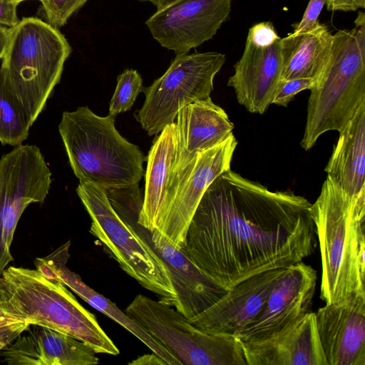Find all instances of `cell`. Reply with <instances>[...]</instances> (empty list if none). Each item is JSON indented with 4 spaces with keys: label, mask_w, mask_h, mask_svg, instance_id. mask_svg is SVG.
<instances>
[{
    "label": "cell",
    "mask_w": 365,
    "mask_h": 365,
    "mask_svg": "<svg viewBox=\"0 0 365 365\" xmlns=\"http://www.w3.org/2000/svg\"><path fill=\"white\" fill-rule=\"evenodd\" d=\"M16 1L17 2H19V3H20V2H21V1H26V0H16ZM38 1H42V0H38Z\"/></svg>",
    "instance_id": "d590c367"
},
{
    "label": "cell",
    "mask_w": 365,
    "mask_h": 365,
    "mask_svg": "<svg viewBox=\"0 0 365 365\" xmlns=\"http://www.w3.org/2000/svg\"><path fill=\"white\" fill-rule=\"evenodd\" d=\"M237 145L232 134L222 143L198 153L165 195L155 229L177 247L184 246L189 225L206 190L230 170Z\"/></svg>",
    "instance_id": "7c38bea8"
},
{
    "label": "cell",
    "mask_w": 365,
    "mask_h": 365,
    "mask_svg": "<svg viewBox=\"0 0 365 365\" xmlns=\"http://www.w3.org/2000/svg\"><path fill=\"white\" fill-rule=\"evenodd\" d=\"M175 124V155L165 195L198 153L225 141L234 129L227 113L214 103L210 96L182 107Z\"/></svg>",
    "instance_id": "e0dca14e"
},
{
    "label": "cell",
    "mask_w": 365,
    "mask_h": 365,
    "mask_svg": "<svg viewBox=\"0 0 365 365\" xmlns=\"http://www.w3.org/2000/svg\"><path fill=\"white\" fill-rule=\"evenodd\" d=\"M339 133L324 170L351 198H365V103Z\"/></svg>",
    "instance_id": "7402d4cb"
},
{
    "label": "cell",
    "mask_w": 365,
    "mask_h": 365,
    "mask_svg": "<svg viewBox=\"0 0 365 365\" xmlns=\"http://www.w3.org/2000/svg\"><path fill=\"white\" fill-rule=\"evenodd\" d=\"M326 5L331 11H356L365 8V0H326Z\"/></svg>",
    "instance_id": "1f68e13d"
},
{
    "label": "cell",
    "mask_w": 365,
    "mask_h": 365,
    "mask_svg": "<svg viewBox=\"0 0 365 365\" xmlns=\"http://www.w3.org/2000/svg\"><path fill=\"white\" fill-rule=\"evenodd\" d=\"M71 241H68L50 255L36 258V269L48 278L58 280L73 291L77 296L96 310L104 314L119 325L124 327L153 353L164 359L168 365H180V362L157 339L121 311L113 302L91 288L83 282L80 276L66 267L69 258Z\"/></svg>",
    "instance_id": "44dd1931"
},
{
    "label": "cell",
    "mask_w": 365,
    "mask_h": 365,
    "mask_svg": "<svg viewBox=\"0 0 365 365\" xmlns=\"http://www.w3.org/2000/svg\"><path fill=\"white\" fill-rule=\"evenodd\" d=\"M115 118L99 116L87 106L63 113L58 130L79 182L108 189L138 184L143 176L147 158L118 133Z\"/></svg>",
    "instance_id": "277c9868"
},
{
    "label": "cell",
    "mask_w": 365,
    "mask_h": 365,
    "mask_svg": "<svg viewBox=\"0 0 365 365\" xmlns=\"http://www.w3.org/2000/svg\"><path fill=\"white\" fill-rule=\"evenodd\" d=\"M71 47L46 21L26 17L9 28L1 69L33 123L60 81Z\"/></svg>",
    "instance_id": "8992f818"
},
{
    "label": "cell",
    "mask_w": 365,
    "mask_h": 365,
    "mask_svg": "<svg viewBox=\"0 0 365 365\" xmlns=\"http://www.w3.org/2000/svg\"><path fill=\"white\" fill-rule=\"evenodd\" d=\"M311 214L321 252L322 299L341 304L365 294V198H351L327 175Z\"/></svg>",
    "instance_id": "7a4b0ae2"
},
{
    "label": "cell",
    "mask_w": 365,
    "mask_h": 365,
    "mask_svg": "<svg viewBox=\"0 0 365 365\" xmlns=\"http://www.w3.org/2000/svg\"><path fill=\"white\" fill-rule=\"evenodd\" d=\"M175 148L176 131L173 123L156 135L147 157L143 202L138 222L150 231L156 227L165 200Z\"/></svg>",
    "instance_id": "cb8c5ba5"
},
{
    "label": "cell",
    "mask_w": 365,
    "mask_h": 365,
    "mask_svg": "<svg viewBox=\"0 0 365 365\" xmlns=\"http://www.w3.org/2000/svg\"><path fill=\"white\" fill-rule=\"evenodd\" d=\"M125 312L184 365H247L242 341L193 325L176 309L138 294Z\"/></svg>",
    "instance_id": "ba28073f"
},
{
    "label": "cell",
    "mask_w": 365,
    "mask_h": 365,
    "mask_svg": "<svg viewBox=\"0 0 365 365\" xmlns=\"http://www.w3.org/2000/svg\"><path fill=\"white\" fill-rule=\"evenodd\" d=\"M51 172L40 149L19 145L0 158V274L13 261L11 247L25 209L44 202Z\"/></svg>",
    "instance_id": "8fae6325"
},
{
    "label": "cell",
    "mask_w": 365,
    "mask_h": 365,
    "mask_svg": "<svg viewBox=\"0 0 365 365\" xmlns=\"http://www.w3.org/2000/svg\"><path fill=\"white\" fill-rule=\"evenodd\" d=\"M1 351L9 365H93L99 362L91 346L67 334L31 324Z\"/></svg>",
    "instance_id": "d6986e66"
},
{
    "label": "cell",
    "mask_w": 365,
    "mask_h": 365,
    "mask_svg": "<svg viewBox=\"0 0 365 365\" xmlns=\"http://www.w3.org/2000/svg\"><path fill=\"white\" fill-rule=\"evenodd\" d=\"M242 344L247 365H328L312 312L268 339Z\"/></svg>",
    "instance_id": "ffe728a7"
},
{
    "label": "cell",
    "mask_w": 365,
    "mask_h": 365,
    "mask_svg": "<svg viewBox=\"0 0 365 365\" xmlns=\"http://www.w3.org/2000/svg\"><path fill=\"white\" fill-rule=\"evenodd\" d=\"M0 309L31 324L67 334L98 354L118 355L119 350L67 287L37 269L6 267L0 274Z\"/></svg>",
    "instance_id": "3957f363"
},
{
    "label": "cell",
    "mask_w": 365,
    "mask_h": 365,
    "mask_svg": "<svg viewBox=\"0 0 365 365\" xmlns=\"http://www.w3.org/2000/svg\"><path fill=\"white\" fill-rule=\"evenodd\" d=\"M312 204L228 170L202 197L182 247L225 289L259 272L302 262L316 247Z\"/></svg>",
    "instance_id": "6da1fadb"
},
{
    "label": "cell",
    "mask_w": 365,
    "mask_h": 365,
    "mask_svg": "<svg viewBox=\"0 0 365 365\" xmlns=\"http://www.w3.org/2000/svg\"><path fill=\"white\" fill-rule=\"evenodd\" d=\"M351 30L332 36L329 61L312 88L301 146L311 149L329 130H341L365 103V14Z\"/></svg>",
    "instance_id": "5b68a950"
},
{
    "label": "cell",
    "mask_w": 365,
    "mask_h": 365,
    "mask_svg": "<svg viewBox=\"0 0 365 365\" xmlns=\"http://www.w3.org/2000/svg\"><path fill=\"white\" fill-rule=\"evenodd\" d=\"M9 37V28L0 25V59L5 53Z\"/></svg>",
    "instance_id": "836d02e7"
},
{
    "label": "cell",
    "mask_w": 365,
    "mask_h": 365,
    "mask_svg": "<svg viewBox=\"0 0 365 365\" xmlns=\"http://www.w3.org/2000/svg\"><path fill=\"white\" fill-rule=\"evenodd\" d=\"M225 62V55L217 51L176 54L165 73L142 88L145 101L135 113L142 128L156 135L174 123L182 107L210 97Z\"/></svg>",
    "instance_id": "9c48e42d"
},
{
    "label": "cell",
    "mask_w": 365,
    "mask_h": 365,
    "mask_svg": "<svg viewBox=\"0 0 365 365\" xmlns=\"http://www.w3.org/2000/svg\"><path fill=\"white\" fill-rule=\"evenodd\" d=\"M76 192L91 219L89 232L126 274L158 296L160 302L173 307L176 292L167 265L114 210L106 188L79 182Z\"/></svg>",
    "instance_id": "52a82bcc"
},
{
    "label": "cell",
    "mask_w": 365,
    "mask_h": 365,
    "mask_svg": "<svg viewBox=\"0 0 365 365\" xmlns=\"http://www.w3.org/2000/svg\"><path fill=\"white\" fill-rule=\"evenodd\" d=\"M285 268L262 272L237 283L212 305L189 321L207 333L237 336L259 314Z\"/></svg>",
    "instance_id": "2e32d148"
},
{
    "label": "cell",
    "mask_w": 365,
    "mask_h": 365,
    "mask_svg": "<svg viewBox=\"0 0 365 365\" xmlns=\"http://www.w3.org/2000/svg\"><path fill=\"white\" fill-rule=\"evenodd\" d=\"M315 83L316 80L312 78L280 80L272 104L286 107L297 93L304 90H311Z\"/></svg>",
    "instance_id": "83f0119b"
},
{
    "label": "cell",
    "mask_w": 365,
    "mask_h": 365,
    "mask_svg": "<svg viewBox=\"0 0 365 365\" xmlns=\"http://www.w3.org/2000/svg\"><path fill=\"white\" fill-rule=\"evenodd\" d=\"M142 1H149L152 3L157 9L164 6L165 4L170 2L173 0H140Z\"/></svg>",
    "instance_id": "e575fe53"
},
{
    "label": "cell",
    "mask_w": 365,
    "mask_h": 365,
    "mask_svg": "<svg viewBox=\"0 0 365 365\" xmlns=\"http://www.w3.org/2000/svg\"><path fill=\"white\" fill-rule=\"evenodd\" d=\"M332 36L327 26L318 22L309 31L293 32L282 38L280 80L312 78L317 81L329 61Z\"/></svg>",
    "instance_id": "603a6c76"
},
{
    "label": "cell",
    "mask_w": 365,
    "mask_h": 365,
    "mask_svg": "<svg viewBox=\"0 0 365 365\" xmlns=\"http://www.w3.org/2000/svg\"><path fill=\"white\" fill-rule=\"evenodd\" d=\"M109 201L120 218L146 241L167 265L176 299L175 309L188 319L200 314L227 291L205 274L160 231H150L138 223L143 195L138 188H125L110 195Z\"/></svg>",
    "instance_id": "30bf717a"
},
{
    "label": "cell",
    "mask_w": 365,
    "mask_h": 365,
    "mask_svg": "<svg viewBox=\"0 0 365 365\" xmlns=\"http://www.w3.org/2000/svg\"><path fill=\"white\" fill-rule=\"evenodd\" d=\"M133 365H168V364L153 352L150 354H143L129 363Z\"/></svg>",
    "instance_id": "d6a6232c"
},
{
    "label": "cell",
    "mask_w": 365,
    "mask_h": 365,
    "mask_svg": "<svg viewBox=\"0 0 365 365\" xmlns=\"http://www.w3.org/2000/svg\"><path fill=\"white\" fill-rule=\"evenodd\" d=\"M30 325L28 322L10 316L0 309V351L11 344Z\"/></svg>",
    "instance_id": "f1b7e54d"
},
{
    "label": "cell",
    "mask_w": 365,
    "mask_h": 365,
    "mask_svg": "<svg viewBox=\"0 0 365 365\" xmlns=\"http://www.w3.org/2000/svg\"><path fill=\"white\" fill-rule=\"evenodd\" d=\"M281 38L277 33L248 31L228 79L238 103L250 113L263 114L272 104L282 73Z\"/></svg>",
    "instance_id": "9a60e30c"
},
{
    "label": "cell",
    "mask_w": 365,
    "mask_h": 365,
    "mask_svg": "<svg viewBox=\"0 0 365 365\" xmlns=\"http://www.w3.org/2000/svg\"><path fill=\"white\" fill-rule=\"evenodd\" d=\"M230 11L231 0H173L157 9L145 25L163 47L187 53L212 39Z\"/></svg>",
    "instance_id": "4fadbf2b"
},
{
    "label": "cell",
    "mask_w": 365,
    "mask_h": 365,
    "mask_svg": "<svg viewBox=\"0 0 365 365\" xmlns=\"http://www.w3.org/2000/svg\"><path fill=\"white\" fill-rule=\"evenodd\" d=\"M19 4L16 0H0V25L11 28L19 23Z\"/></svg>",
    "instance_id": "4dcf8cb0"
},
{
    "label": "cell",
    "mask_w": 365,
    "mask_h": 365,
    "mask_svg": "<svg viewBox=\"0 0 365 365\" xmlns=\"http://www.w3.org/2000/svg\"><path fill=\"white\" fill-rule=\"evenodd\" d=\"M315 315L328 365H365V294L326 304Z\"/></svg>",
    "instance_id": "ac0fdd59"
},
{
    "label": "cell",
    "mask_w": 365,
    "mask_h": 365,
    "mask_svg": "<svg viewBox=\"0 0 365 365\" xmlns=\"http://www.w3.org/2000/svg\"><path fill=\"white\" fill-rule=\"evenodd\" d=\"M326 4V0H309L301 21L296 24L295 33L307 32L318 24V17Z\"/></svg>",
    "instance_id": "f546056e"
},
{
    "label": "cell",
    "mask_w": 365,
    "mask_h": 365,
    "mask_svg": "<svg viewBox=\"0 0 365 365\" xmlns=\"http://www.w3.org/2000/svg\"><path fill=\"white\" fill-rule=\"evenodd\" d=\"M32 124L0 68V142L3 145H21L28 138Z\"/></svg>",
    "instance_id": "d4e9b609"
},
{
    "label": "cell",
    "mask_w": 365,
    "mask_h": 365,
    "mask_svg": "<svg viewBox=\"0 0 365 365\" xmlns=\"http://www.w3.org/2000/svg\"><path fill=\"white\" fill-rule=\"evenodd\" d=\"M88 0H42L41 1L46 22L59 29Z\"/></svg>",
    "instance_id": "4316f807"
},
{
    "label": "cell",
    "mask_w": 365,
    "mask_h": 365,
    "mask_svg": "<svg viewBox=\"0 0 365 365\" xmlns=\"http://www.w3.org/2000/svg\"><path fill=\"white\" fill-rule=\"evenodd\" d=\"M317 272L303 262L285 268L255 319L237 336L242 341L268 339L311 312Z\"/></svg>",
    "instance_id": "5bb4252c"
},
{
    "label": "cell",
    "mask_w": 365,
    "mask_h": 365,
    "mask_svg": "<svg viewBox=\"0 0 365 365\" xmlns=\"http://www.w3.org/2000/svg\"><path fill=\"white\" fill-rule=\"evenodd\" d=\"M143 88V79L135 69H126L117 77V85L109 104V115L130 110Z\"/></svg>",
    "instance_id": "484cf974"
}]
</instances>
